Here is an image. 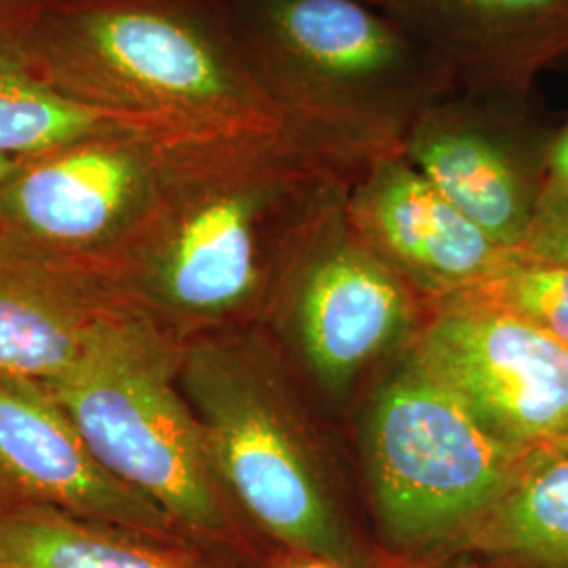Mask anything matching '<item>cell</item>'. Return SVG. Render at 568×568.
I'll return each mask as SVG.
<instances>
[{
    "label": "cell",
    "mask_w": 568,
    "mask_h": 568,
    "mask_svg": "<svg viewBox=\"0 0 568 568\" xmlns=\"http://www.w3.org/2000/svg\"><path fill=\"white\" fill-rule=\"evenodd\" d=\"M20 159H13V156H2L0 154V192L4 190V185L9 183V180L13 178L16 169H18Z\"/></svg>",
    "instance_id": "21"
},
{
    "label": "cell",
    "mask_w": 568,
    "mask_h": 568,
    "mask_svg": "<svg viewBox=\"0 0 568 568\" xmlns=\"http://www.w3.org/2000/svg\"><path fill=\"white\" fill-rule=\"evenodd\" d=\"M528 453L493 436L410 358L379 392L368 424L371 485L387 541L408 554L457 546Z\"/></svg>",
    "instance_id": "6"
},
{
    "label": "cell",
    "mask_w": 568,
    "mask_h": 568,
    "mask_svg": "<svg viewBox=\"0 0 568 568\" xmlns=\"http://www.w3.org/2000/svg\"><path fill=\"white\" fill-rule=\"evenodd\" d=\"M464 89L528 95L568 61V0H384Z\"/></svg>",
    "instance_id": "13"
},
{
    "label": "cell",
    "mask_w": 568,
    "mask_h": 568,
    "mask_svg": "<svg viewBox=\"0 0 568 568\" xmlns=\"http://www.w3.org/2000/svg\"><path fill=\"white\" fill-rule=\"evenodd\" d=\"M490 568H568V457L527 455L487 516L455 546Z\"/></svg>",
    "instance_id": "16"
},
{
    "label": "cell",
    "mask_w": 568,
    "mask_h": 568,
    "mask_svg": "<svg viewBox=\"0 0 568 568\" xmlns=\"http://www.w3.org/2000/svg\"><path fill=\"white\" fill-rule=\"evenodd\" d=\"M201 554L60 509L0 508V567L206 568Z\"/></svg>",
    "instance_id": "15"
},
{
    "label": "cell",
    "mask_w": 568,
    "mask_h": 568,
    "mask_svg": "<svg viewBox=\"0 0 568 568\" xmlns=\"http://www.w3.org/2000/svg\"><path fill=\"white\" fill-rule=\"evenodd\" d=\"M244 58L293 121L371 145L457 82L447 65L371 0H225Z\"/></svg>",
    "instance_id": "4"
},
{
    "label": "cell",
    "mask_w": 568,
    "mask_h": 568,
    "mask_svg": "<svg viewBox=\"0 0 568 568\" xmlns=\"http://www.w3.org/2000/svg\"><path fill=\"white\" fill-rule=\"evenodd\" d=\"M114 131L180 135L154 122L82 105L32 77L0 42V154L32 156L63 143ZM190 138V135H182Z\"/></svg>",
    "instance_id": "17"
},
{
    "label": "cell",
    "mask_w": 568,
    "mask_h": 568,
    "mask_svg": "<svg viewBox=\"0 0 568 568\" xmlns=\"http://www.w3.org/2000/svg\"><path fill=\"white\" fill-rule=\"evenodd\" d=\"M345 196L297 248L300 326L321 379L344 387L394 344L408 323V295L398 274L345 220Z\"/></svg>",
    "instance_id": "11"
},
{
    "label": "cell",
    "mask_w": 568,
    "mask_h": 568,
    "mask_svg": "<svg viewBox=\"0 0 568 568\" xmlns=\"http://www.w3.org/2000/svg\"><path fill=\"white\" fill-rule=\"evenodd\" d=\"M284 568H339L328 560H321V558H307V560H300V562H293L288 567Z\"/></svg>",
    "instance_id": "22"
},
{
    "label": "cell",
    "mask_w": 568,
    "mask_h": 568,
    "mask_svg": "<svg viewBox=\"0 0 568 568\" xmlns=\"http://www.w3.org/2000/svg\"><path fill=\"white\" fill-rule=\"evenodd\" d=\"M384 145L312 129L203 138L102 276L124 304L183 342L255 302Z\"/></svg>",
    "instance_id": "1"
},
{
    "label": "cell",
    "mask_w": 568,
    "mask_h": 568,
    "mask_svg": "<svg viewBox=\"0 0 568 568\" xmlns=\"http://www.w3.org/2000/svg\"><path fill=\"white\" fill-rule=\"evenodd\" d=\"M199 140L114 131L21 156L0 192V230L102 274Z\"/></svg>",
    "instance_id": "7"
},
{
    "label": "cell",
    "mask_w": 568,
    "mask_h": 568,
    "mask_svg": "<svg viewBox=\"0 0 568 568\" xmlns=\"http://www.w3.org/2000/svg\"><path fill=\"white\" fill-rule=\"evenodd\" d=\"M352 183L344 209L354 234L392 270L422 283L462 293L518 255L448 203L398 145L366 159Z\"/></svg>",
    "instance_id": "12"
},
{
    "label": "cell",
    "mask_w": 568,
    "mask_h": 568,
    "mask_svg": "<svg viewBox=\"0 0 568 568\" xmlns=\"http://www.w3.org/2000/svg\"><path fill=\"white\" fill-rule=\"evenodd\" d=\"M0 568H13V567H0Z\"/></svg>",
    "instance_id": "26"
},
{
    "label": "cell",
    "mask_w": 568,
    "mask_h": 568,
    "mask_svg": "<svg viewBox=\"0 0 568 568\" xmlns=\"http://www.w3.org/2000/svg\"><path fill=\"white\" fill-rule=\"evenodd\" d=\"M457 295L501 307L568 345V264L518 253L495 276Z\"/></svg>",
    "instance_id": "18"
},
{
    "label": "cell",
    "mask_w": 568,
    "mask_h": 568,
    "mask_svg": "<svg viewBox=\"0 0 568 568\" xmlns=\"http://www.w3.org/2000/svg\"><path fill=\"white\" fill-rule=\"evenodd\" d=\"M4 4H7V0H0V16H2V9H4Z\"/></svg>",
    "instance_id": "24"
},
{
    "label": "cell",
    "mask_w": 568,
    "mask_h": 568,
    "mask_svg": "<svg viewBox=\"0 0 568 568\" xmlns=\"http://www.w3.org/2000/svg\"><path fill=\"white\" fill-rule=\"evenodd\" d=\"M371 2H375V4H379V7L384 4V0H371Z\"/></svg>",
    "instance_id": "25"
},
{
    "label": "cell",
    "mask_w": 568,
    "mask_h": 568,
    "mask_svg": "<svg viewBox=\"0 0 568 568\" xmlns=\"http://www.w3.org/2000/svg\"><path fill=\"white\" fill-rule=\"evenodd\" d=\"M18 506L60 509L166 544L194 546L163 509L100 464L47 387L0 373V508Z\"/></svg>",
    "instance_id": "10"
},
{
    "label": "cell",
    "mask_w": 568,
    "mask_h": 568,
    "mask_svg": "<svg viewBox=\"0 0 568 568\" xmlns=\"http://www.w3.org/2000/svg\"><path fill=\"white\" fill-rule=\"evenodd\" d=\"M413 356L493 436L523 450L568 432V345L501 307L457 295Z\"/></svg>",
    "instance_id": "9"
},
{
    "label": "cell",
    "mask_w": 568,
    "mask_h": 568,
    "mask_svg": "<svg viewBox=\"0 0 568 568\" xmlns=\"http://www.w3.org/2000/svg\"><path fill=\"white\" fill-rule=\"evenodd\" d=\"M180 339L122 310L42 386L100 464L163 509L196 548H241L234 504L180 386Z\"/></svg>",
    "instance_id": "3"
},
{
    "label": "cell",
    "mask_w": 568,
    "mask_h": 568,
    "mask_svg": "<svg viewBox=\"0 0 568 568\" xmlns=\"http://www.w3.org/2000/svg\"><path fill=\"white\" fill-rule=\"evenodd\" d=\"M565 204H568V122L549 138L544 187L537 213Z\"/></svg>",
    "instance_id": "20"
},
{
    "label": "cell",
    "mask_w": 568,
    "mask_h": 568,
    "mask_svg": "<svg viewBox=\"0 0 568 568\" xmlns=\"http://www.w3.org/2000/svg\"><path fill=\"white\" fill-rule=\"evenodd\" d=\"M549 450H556V453H560V455H567L568 457V432L565 436H560L558 440H554L551 445H549Z\"/></svg>",
    "instance_id": "23"
},
{
    "label": "cell",
    "mask_w": 568,
    "mask_h": 568,
    "mask_svg": "<svg viewBox=\"0 0 568 568\" xmlns=\"http://www.w3.org/2000/svg\"><path fill=\"white\" fill-rule=\"evenodd\" d=\"M122 310L131 307L95 270L0 230V373L58 377Z\"/></svg>",
    "instance_id": "14"
},
{
    "label": "cell",
    "mask_w": 568,
    "mask_h": 568,
    "mask_svg": "<svg viewBox=\"0 0 568 568\" xmlns=\"http://www.w3.org/2000/svg\"><path fill=\"white\" fill-rule=\"evenodd\" d=\"M0 42L63 98L180 135L307 126L265 93L225 0H7Z\"/></svg>",
    "instance_id": "2"
},
{
    "label": "cell",
    "mask_w": 568,
    "mask_h": 568,
    "mask_svg": "<svg viewBox=\"0 0 568 568\" xmlns=\"http://www.w3.org/2000/svg\"><path fill=\"white\" fill-rule=\"evenodd\" d=\"M178 377L232 504L288 548L366 568L257 354L234 337L185 339Z\"/></svg>",
    "instance_id": "5"
},
{
    "label": "cell",
    "mask_w": 568,
    "mask_h": 568,
    "mask_svg": "<svg viewBox=\"0 0 568 568\" xmlns=\"http://www.w3.org/2000/svg\"><path fill=\"white\" fill-rule=\"evenodd\" d=\"M528 95L457 87L406 126L398 148L493 243L520 253L544 187L549 138Z\"/></svg>",
    "instance_id": "8"
},
{
    "label": "cell",
    "mask_w": 568,
    "mask_h": 568,
    "mask_svg": "<svg viewBox=\"0 0 568 568\" xmlns=\"http://www.w3.org/2000/svg\"><path fill=\"white\" fill-rule=\"evenodd\" d=\"M520 255L539 262L568 264V204L544 209L535 215Z\"/></svg>",
    "instance_id": "19"
}]
</instances>
